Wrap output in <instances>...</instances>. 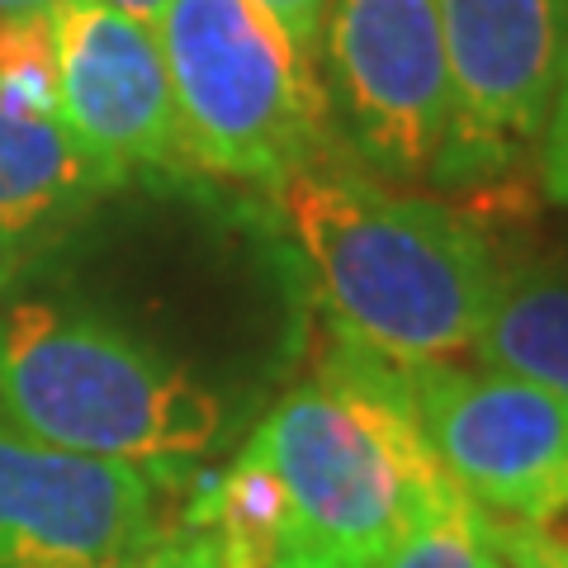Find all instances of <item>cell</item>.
Listing matches in <instances>:
<instances>
[{
	"label": "cell",
	"mask_w": 568,
	"mask_h": 568,
	"mask_svg": "<svg viewBox=\"0 0 568 568\" xmlns=\"http://www.w3.org/2000/svg\"><path fill=\"white\" fill-rule=\"evenodd\" d=\"M275 204L336 332L388 361H459L474 351L503 265L459 209L388 190L327 148L284 175Z\"/></svg>",
	"instance_id": "cell-1"
},
{
	"label": "cell",
	"mask_w": 568,
	"mask_h": 568,
	"mask_svg": "<svg viewBox=\"0 0 568 568\" xmlns=\"http://www.w3.org/2000/svg\"><path fill=\"white\" fill-rule=\"evenodd\" d=\"M0 407L48 446L175 478L219 446L227 403L190 365L95 308L0 304Z\"/></svg>",
	"instance_id": "cell-2"
},
{
	"label": "cell",
	"mask_w": 568,
	"mask_h": 568,
	"mask_svg": "<svg viewBox=\"0 0 568 568\" xmlns=\"http://www.w3.org/2000/svg\"><path fill=\"white\" fill-rule=\"evenodd\" d=\"M252 446L284 493L290 559L327 568H375L413 488L440 469L394 361L346 332H336L317 375L265 413Z\"/></svg>",
	"instance_id": "cell-3"
},
{
	"label": "cell",
	"mask_w": 568,
	"mask_h": 568,
	"mask_svg": "<svg viewBox=\"0 0 568 568\" xmlns=\"http://www.w3.org/2000/svg\"><path fill=\"white\" fill-rule=\"evenodd\" d=\"M156 43L194 171L275 190L327 148L317 67L256 0H171Z\"/></svg>",
	"instance_id": "cell-4"
},
{
	"label": "cell",
	"mask_w": 568,
	"mask_h": 568,
	"mask_svg": "<svg viewBox=\"0 0 568 568\" xmlns=\"http://www.w3.org/2000/svg\"><path fill=\"white\" fill-rule=\"evenodd\" d=\"M323 104L351 162L436 181L450 142V67L432 0H327Z\"/></svg>",
	"instance_id": "cell-5"
},
{
	"label": "cell",
	"mask_w": 568,
	"mask_h": 568,
	"mask_svg": "<svg viewBox=\"0 0 568 568\" xmlns=\"http://www.w3.org/2000/svg\"><path fill=\"white\" fill-rule=\"evenodd\" d=\"M446 478L488 517H517L568 488V398L497 365L394 361Z\"/></svg>",
	"instance_id": "cell-6"
},
{
	"label": "cell",
	"mask_w": 568,
	"mask_h": 568,
	"mask_svg": "<svg viewBox=\"0 0 568 568\" xmlns=\"http://www.w3.org/2000/svg\"><path fill=\"white\" fill-rule=\"evenodd\" d=\"M450 67V142L436 181L465 185L536 148L568 58V0H432Z\"/></svg>",
	"instance_id": "cell-7"
},
{
	"label": "cell",
	"mask_w": 568,
	"mask_h": 568,
	"mask_svg": "<svg viewBox=\"0 0 568 568\" xmlns=\"http://www.w3.org/2000/svg\"><path fill=\"white\" fill-rule=\"evenodd\" d=\"M162 478L0 422V568H129L162 530Z\"/></svg>",
	"instance_id": "cell-8"
},
{
	"label": "cell",
	"mask_w": 568,
	"mask_h": 568,
	"mask_svg": "<svg viewBox=\"0 0 568 568\" xmlns=\"http://www.w3.org/2000/svg\"><path fill=\"white\" fill-rule=\"evenodd\" d=\"M58 48V119L95 156L133 171H190L156 29L104 0L48 10Z\"/></svg>",
	"instance_id": "cell-9"
},
{
	"label": "cell",
	"mask_w": 568,
	"mask_h": 568,
	"mask_svg": "<svg viewBox=\"0 0 568 568\" xmlns=\"http://www.w3.org/2000/svg\"><path fill=\"white\" fill-rule=\"evenodd\" d=\"M129 175L95 156L58 114L0 95V265L43 252Z\"/></svg>",
	"instance_id": "cell-10"
},
{
	"label": "cell",
	"mask_w": 568,
	"mask_h": 568,
	"mask_svg": "<svg viewBox=\"0 0 568 568\" xmlns=\"http://www.w3.org/2000/svg\"><path fill=\"white\" fill-rule=\"evenodd\" d=\"M474 355L568 398V246L497 271Z\"/></svg>",
	"instance_id": "cell-11"
},
{
	"label": "cell",
	"mask_w": 568,
	"mask_h": 568,
	"mask_svg": "<svg viewBox=\"0 0 568 568\" xmlns=\"http://www.w3.org/2000/svg\"><path fill=\"white\" fill-rule=\"evenodd\" d=\"M181 521L219 549L223 568H280L290 559V511L271 465L246 440L227 469L209 474Z\"/></svg>",
	"instance_id": "cell-12"
},
{
	"label": "cell",
	"mask_w": 568,
	"mask_h": 568,
	"mask_svg": "<svg viewBox=\"0 0 568 568\" xmlns=\"http://www.w3.org/2000/svg\"><path fill=\"white\" fill-rule=\"evenodd\" d=\"M497 549L478 507L459 493L446 469H432L407 497V511L375 568H493Z\"/></svg>",
	"instance_id": "cell-13"
},
{
	"label": "cell",
	"mask_w": 568,
	"mask_h": 568,
	"mask_svg": "<svg viewBox=\"0 0 568 568\" xmlns=\"http://www.w3.org/2000/svg\"><path fill=\"white\" fill-rule=\"evenodd\" d=\"M0 95L20 110L58 114V48L48 14L0 20Z\"/></svg>",
	"instance_id": "cell-14"
},
{
	"label": "cell",
	"mask_w": 568,
	"mask_h": 568,
	"mask_svg": "<svg viewBox=\"0 0 568 568\" xmlns=\"http://www.w3.org/2000/svg\"><path fill=\"white\" fill-rule=\"evenodd\" d=\"M484 517L488 545L511 568H568V488L517 517Z\"/></svg>",
	"instance_id": "cell-15"
},
{
	"label": "cell",
	"mask_w": 568,
	"mask_h": 568,
	"mask_svg": "<svg viewBox=\"0 0 568 568\" xmlns=\"http://www.w3.org/2000/svg\"><path fill=\"white\" fill-rule=\"evenodd\" d=\"M536 156H540V185L555 204H568V58L559 67L555 95H549V110L536 138Z\"/></svg>",
	"instance_id": "cell-16"
},
{
	"label": "cell",
	"mask_w": 568,
	"mask_h": 568,
	"mask_svg": "<svg viewBox=\"0 0 568 568\" xmlns=\"http://www.w3.org/2000/svg\"><path fill=\"white\" fill-rule=\"evenodd\" d=\"M129 568H223V559H219V549L200 536V530L175 521V526L156 530L152 545L142 549Z\"/></svg>",
	"instance_id": "cell-17"
},
{
	"label": "cell",
	"mask_w": 568,
	"mask_h": 568,
	"mask_svg": "<svg viewBox=\"0 0 568 568\" xmlns=\"http://www.w3.org/2000/svg\"><path fill=\"white\" fill-rule=\"evenodd\" d=\"M284 29V39L298 48V58L317 67V48H323V20H327V0H256Z\"/></svg>",
	"instance_id": "cell-18"
},
{
	"label": "cell",
	"mask_w": 568,
	"mask_h": 568,
	"mask_svg": "<svg viewBox=\"0 0 568 568\" xmlns=\"http://www.w3.org/2000/svg\"><path fill=\"white\" fill-rule=\"evenodd\" d=\"M104 6H114V10H123V14H133L138 24L156 29V20H162V14H166L171 0H104Z\"/></svg>",
	"instance_id": "cell-19"
},
{
	"label": "cell",
	"mask_w": 568,
	"mask_h": 568,
	"mask_svg": "<svg viewBox=\"0 0 568 568\" xmlns=\"http://www.w3.org/2000/svg\"><path fill=\"white\" fill-rule=\"evenodd\" d=\"M62 0H0V20H24V14H48Z\"/></svg>",
	"instance_id": "cell-20"
},
{
	"label": "cell",
	"mask_w": 568,
	"mask_h": 568,
	"mask_svg": "<svg viewBox=\"0 0 568 568\" xmlns=\"http://www.w3.org/2000/svg\"><path fill=\"white\" fill-rule=\"evenodd\" d=\"M280 568H327V564H298V559H290V564H280Z\"/></svg>",
	"instance_id": "cell-21"
},
{
	"label": "cell",
	"mask_w": 568,
	"mask_h": 568,
	"mask_svg": "<svg viewBox=\"0 0 568 568\" xmlns=\"http://www.w3.org/2000/svg\"><path fill=\"white\" fill-rule=\"evenodd\" d=\"M493 568H511V564H503V559H493Z\"/></svg>",
	"instance_id": "cell-22"
}]
</instances>
